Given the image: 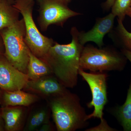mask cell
<instances>
[{
  "instance_id": "6da1fadb",
  "label": "cell",
  "mask_w": 131,
  "mask_h": 131,
  "mask_svg": "<svg viewBox=\"0 0 131 131\" xmlns=\"http://www.w3.org/2000/svg\"><path fill=\"white\" fill-rule=\"evenodd\" d=\"M79 32L76 27H72L70 43L60 44L54 42L46 54L40 58L48 64L52 74L66 88H73L77 84L80 58L84 46L79 41Z\"/></svg>"
},
{
  "instance_id": "7a4b0ae2",
  "label": "cell",
  "mask_w": 131,
  "mask_h": 131,
  "mask_svg": "<svg viewBox=\"0 0 131 131\" xmlns=\"http://www.w3.org/2000/svg\"><path fill=\"white\" fill-rule=\"evenodd\" d=\"M50 106L58 131H74L88 125L87 115L79 97L66 90L52 96Z\"/></svg>"
},
{
  "instance_id": "3957f363",
  "label": "cell",
  "mask_w": 131,
  "mask_h": 131,
  "mask_svg": "<svg viewBox=\"0 0 131 131\" xmlns=\"http://www.w3.org/2000/svg\"><path fill=\"white\" fill-rule=\"evenodd\" d=\"M0 36L5 47L4 56L15 68L27 74L30 50L25 39V27L23 19L0 30Z\"/></svg>"
},
{
  "instance_id": "277c9868",
  "label": "cell",
  "mask_w": 131,
  "mask_h": 131,
  "mask_svg": "<svg viewBox=\"0 0 131 131\" xmlns=\"http://www.w3.org/2000/svg\"><path fill=\"white\" fill-rule=\"evenodd\" d=\"M127 59L124 54L113 47L99 48L91 45L84 46L81 54L80 68L92 72L121 71Z\"/></svg>"
},
{
  "instance_id": "5b68a950",
  "label": "cell",
  "mask_w": 131,
  "mask_h": 131,
  "mask_svg": "<svg viewBox=\"0 0 131 131\" xmlns=\"http://www.w3.org/2000/svg\"><path fill=\"white\" fill-rule=\"evenodd\" d=\"M34 0H15L14 6L22 15L26 30L25 41L32 54L42 58L54 45L51 38L43 35L35 24L33 17Z\"/></svg>"
},
{
  "instance_id": "8992f818",
  "label": "cell",
  "mask_w": 131,
  "mask_h": 131,
  "mask_svg": "<svg viewBox=\"0 0 131 131\" xmlns=\"http://www.w3.org/2000/svg\"><path fill=\"white\" fill-rule=\"evenodd\" d=\"M39 6L37 21L42 31H47L49 26L63 27L70 18L81 15L68 6L69 0H37Z\"/></svg>"
},
{
  "instance_id": "52a82bcc",
  "label": "cell",
  "mask_w": 131,
  "mask_h": 131,
  "mask_svg": "<svg viewBox=\"0 0 131 131\" xmlns=\"http://www.w3.org/2000/svg\"><path fill=\"white\" fill-rule=\"evenodd\" d=\"M79 74L81 76L89 85L92 94L91 101L87 104L88 107H94L93 112L87 115L86 119L88 121L92 118L100 119L101 121L103 118V110L108 102L107 92L106 79L107 75L103 72H85L80 68Z\"/></svg>"
},
{
  "instance_id": "ba28073f",
  "label": "cell",
  "mask_w": 131,
  "mask_h": 131,
  "mask_svg": "<svg viewBox=\"0 0 131 131\" xmlns=\"http://www.w3.org/2000/svg\"><path fill=\"white\" fill-rule=\"evenodd\" d=\"M29 80L27 74L12 65L4 54L0 55V88L6 91L21 90Z\"/></svg>"
},
{
  "instance_id": "9c48e42d",
  "label": "cell",
  "mask_w": 131,
  "mask_h": 131,
  "mask_svg": "<svg viewBox=\"0 0 131 131\" xmlns=\"http://www.w3.org/2000/svg\"><path fill=\"white\" fill-rule=\"evenodd\" d=\"M116 16L111 13L102 18H98L93 28L86 32L79 31L78 39L81 44L84 45L89 42H94L99 48L104 45L103 39L106 34L113 30Z\"/></svg>"
},
{
  "instance_id": "30bf717a",
  "label": "cell",
  "mask_w": 131,
  "mask_h": 131,
  "mask_svg": "<svg viewBox=\"0 0 131 131\" xmlns=\"http://www.w3.org/2000/svg\"><path fill=\"white\" fill-rule=\"evenodd\" d=\"M24 89L44 96H51L67 90L66 88L51 75L36 80H28Z\"/></svg>"
},
{
  "instance_id": "8fae6325",
  "label": "cell",
  "mask_w": 131,
  "mask_h": 131,
  "mask_svg": "<svg viewBox=\"0 0 131 131\" xmlns=\"http://www.w3.org/2000/svg\"><path fill=\"white\" fill-rule=\"evenodd\" d=\"M5 130L19 131L23 125L25 111L21 106H5L1 109Z\"/></svg>"
},
{
  "instance_id": "7c38bea8",
  "label": "cell",
  "mask_w": 131,
  "mask_h": 131,
  "mask_svg": "<svg viewBox=\"0 0 131 131\" xmlns=\"http://www.w3.org/2000/svg\"><path fill=\"white\" fill-rule=\"evenodd\" d=\"M37 96L21 90L9 91H5L3 100L6 106H28L38 100Z\"/></svg>"
},
{
  "instance_id": "4fadbf2b",
  "label": "cell",
  "mask_w": 131,
  "mask_h": 131,
  "mask_svg": "<svg viewBox=\"0 0 131 131\" xmlns=\"http://www.w3.org/2000/svg\"><path fill=\"white\" fill-rule=\"evenodd\" d=\"M14 0H0V30L13 25L19 20V12Z\"/></svg>"
},
{
  "instance_id": "5bb4252c",
  "label": "cell",
  "mask_w": 131,
  "mask_h": 131,
  "mask_svg": "<svg viewBox=\"0 0 131 131\" xmlns=\"http://www.w3.org/2000/svg\"><path fill=\"white\" fill-rule=\"evenodd\" d=\"M52 74L51 70L48 64L32 54L30 51L27 72L29 80H36Z\"/></svg>"
},
{
  "instance_id": "9a60e30c",
  "label": "cell",
  "mask_w": 131,
  "mask_h": 131,
  "mask_svg": "<svg viewBox=\"0 0 131 131\" xmlns=\"http://www.w3.org/2000/svg\"><path fill=\"white\" fill-rule=\"evenodd\" d=\"M118 24L109 33V37L113 42L121 50H125L131 52V32L124 26L123 21L117 19Z\"/></svg>"
},
{
  "instance_id": "2e32d148",
  "label": "cell",
  "mask_w": 131,
  "mask_h": 131,
  "mask_svg": "<svg viewBox=\"0 0 131 131\" xmlns=\"http://www.w3.org/2000/svg\"><path fill=\"white\" fill-rule=\"evenodd\" d=\"M116 115L124 131H131V77L126 100L117 108Z\"/></svg>"
},
{
  "instance_id": "e0dca14e",
  "label": "cell",
  "mask_w": 131,
  "mask_h": 131,
  "mask_svg": "<svg viewBox=\"0 0 131 131\" xmlns=\"http://www.w3.org/2000/svg\"><path fill=\"white\" fill-rule=\"evenodd\" d=\"M131 5V0H115L111 8V13L123 21Z\"/></svg>"
},
{
  "instance_id": "ac0fdd59",
  "label": "cell",
  "mask_w": 131,
  "mask_h": 131,
  "mask_svg": "<svg viewBox=\"0 0 131 131\" xmlns=\"http://www.w3.org/2000/svg\"><path fill=\"white\" fill-rule=\"evenodd\" d=\"M37 129L43 124L49 123V116L46 109H40L37 112Z\"/></svg>"
},
{
  "instance_id": "d6986e66",
  "label": "cell",
  "mask_w": 131,
  "mask_h": 131,
  "mask_svg": "<svg viewBox=\"0 0 131 131\" xmlns=\"http://www.w3.org/2000/svg\"><path fill=\"white\" fill-rule=\"evenodd\" d=\"M37 112L31 115L24 130L32 131L37 130Z\"/></svg>"
},
{
  "instance_id": "ffe728a7",
  "label": "cell",
  "mask_w": 131,
  "mask_h": 131,
  "mask_svg": "<svg viewBox=\"0 0 131 131\" xmlns=\"http://www.w3.org/2000/svg\"><path fill=\"white\" fill-rule=\"evenodd\" d=\"M115 129L108 126L105 121L101 122L100 124L98 126L92 127L88 129L87 131H116Z\"/></svg>"
},
{
  "instance_id": "44dd1931",
  "label": "cell",
  "mask_w": 131,
  "mask_h": 131,
  "mask_svg": "<svg viewBox=\"0 0 131 131\" xmlns=\"http://www.w3.org/2000/svg\"><path fill=\"white\" fill-rule=\"evenodd\" d=\"M115 0H106L102 4V8L105 11H108L112 6Z\"/></svg>"
},
{
  "instance_id": "7402d4cb",
  "label": "cell",
  "mask_w": 131,
  "mask_h": 131,
  "mask_svg": "<svg viewBox=\"0 0 131 131\" xmlns=\"http://www.w3.org/2000/svg\"><path fill=\"white\" fill-rule=\"evenodd\" d=\"M52 127L50 124L46 123L41 126L38 131H50L52 130Z\"/></svg>"
},
{
  "instance_id": "603a6c76",
  "label": "cell",
  "mask_w": 131,
  "mask_h": 131,
  "mask_svg": "<svg viewBox=\"0 0 131 131\" xmlns=\"http://www.w3.org/2000/svg\"><path fill=\"white\" fill-rule=\"evenodd\" d=\"M121 51L131 63V52L125 50H121Z\"/></svg>"
},
{
  "instance_id": "cb8c5ba5",
  "label": "cell",
  "mask_w": 131,
  "mask_h": 131,
  "mask_svg": "<svg viewBox=\"0 0 131 131\" xmlns=\"http://www.w3.org/2000/svg\"><path fill=\"white\" fill-rule=\"evenodd\" d=\"M5 130V123L2 115L1 110L0 109V131H3Z\"/></svg>"
},
{
  "instance_id": "d4e9b609",
  "label": "cell",
  "mask_w": 131,
  "mask_h": 131,
  "mask_svg": "<svg viewBox=\"0 0 131 131\" xmlns=\"http://www.w3.org/2000/svg\"><path fill=\"white\" fill-rule=\"evenodd\" d=\"M126 15L131 18V5L126 13Z\"/></svg>"
},
{
  "instance_id": "484cf974",
  "label": "cell",
  "mask_w": 131,
  "mask_h": 131,
  "mask_svg": "<svg viewBox=\"0 0 131 131\" xmlns=\"http://www.w3.org/2000/svg\"><path fill=\"white\" fill-rule=\"evenodd\" d=\"M3 51V50L2 46L0 44V55L2 54Z\"/></svg>"
},
{
  "instance_id": "4316f807",
  "label": "cell",
  "mask_w": 131,
  "mask_h": 131,
  "mask_svg": "<svg viewBox=\"0 0 131 131\" xmlns=\"http://www.w3.org/2000/svg\"><path fill=\"white\" fill-rule=\"evenodd\" d=\"M0 103H1V97H0Z\"/></svg>"
},
{
  "instance_id": "83f0119b",
  "label": "cell",
  "mask_w": 131,
  "mask_h": 131,
  "mask_svg": "<svg viewBox=\"0 0 131 131\" xmlns=\"http://www.w3.org/2000/svg\"><path fill=\"white\" fill-rule=\"evenodd\" d=\"M69 1H70L71 2V1H72V0H69Z\"/></svg>"
},
{
  "instance_id": "f1b7e54d",
  "label": "cell",
  "mask_w": 131,
  "mask_h": 131,
  "mask_svg": "<svg viewBox=\"0 0 131 131\" xmlns=\"http://www.w3.org/2000/svg\"><path fill=\"white\" fill-rule=\"evenodd\" d=\"M36 1H37V0H36Z\"/></svg>"
}]
</instances>
